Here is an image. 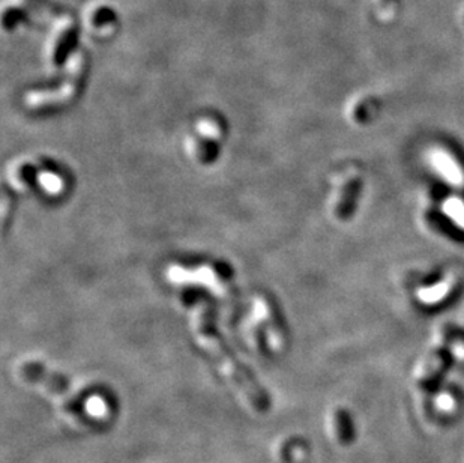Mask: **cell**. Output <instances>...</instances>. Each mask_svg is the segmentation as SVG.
Instances as JSON below:
<instances>
[{
	"instance_id": "obj_3",
	"label": "cell",
	"mask_w": 464,
	"mask_h": 463,
	"mask_svg": "<svg viewBox=\"0 0 464 463\" xmlns=\"http://www.w3.org/2000/svg\"><path fill=\"white\" fill-rule=\"evenodd\" d=\"M88 69V60L83 53L74 58L68 79L62 84V88L57 90H35L29 92L26 95V105L32 110H47V109H56L62 107L68 102H71L77 97V93L81 89V84L86 77Z\"/></svg>"
},
{
	"instance_id": "obj_4",
	"label": "cell",
	"mask_w": 464,
	"mask_h": 463,
	"mask_svg": "<svg viewBox=\"0 0 464 463\" xmlns=\"http://www.w3.org/2000/svg\"><path fill=\"white\" fill-rule=\"evenodd\" d=\"M79 38V27L74 20H67L60 25L57 35L55 38V44L51 48V62L55 67H60L68 58L69 51L76 46Z\"/></svg>"
},
{
	"instance_id": "obj_9",
	"label": "cell",
	"mask_w": 464,
	"mask_h": 463,
	"mask_svg": "<svg viewBox=\"0 0 464 463\" xmlns=\"http://www.w3.org/2000/svg\"><path fill=\"white\" fill-rule=\"evenodd\" d=\"M436 403L442 410H451V409H454V406H456V400L452 398L449 394H440L437 397Z\"/></svg>"
},
{
	"instance_id": "obj_2",
	"label": "cell",
	"mask_w": 464,
	"mask_h": 463,
	"mask_svg": "<svg viewBox=\"0 0 464 463\" xmlns=\"http://www.w3.org/2000/svg\"><path fill=\"white\" fill-rule=\"evenodd\" d=\"M18 372L26 382L39 385L50 394L57 397L63 409H65L72 418L88 423V417L83 412L81 400L76 394V391L69 387L65 377L51 370H47V368L44 365H41L39 363L21 364Z\"/></svg>"
},
{
	"instance_id": "obj_8",
	"label": "cell",
	"mask_w": 464,
	"mask_h": 463,
	"mask_svg": "<svg viewBox=\"0 0 464 463\" xmlns=\"http://www.w3.org/2000/svg\"><path fill=\"white\" fill-rule=\"evenodd\" d=\"M111 21H114V14L111 13L110 9L102 8V9L98 11V13L93 14V25L95 26H101L104 23H109L110 25Z\"/></svg>"
},
{
	"instance_id": "obj_10",
	"label": "cell",
	"mask_w": 464,
	"mask_h": 463,
	"mask_svg": "<svg viewBox=\"0 0 464 463\" xmlns=\"http://www.w3.org/2000/svg\"><path fill=\"white\" fill-rule=\"evenodd\" d=\"M449 208H451L449 209V215L457 218L460 221V224L464 226V209H463V206L458 202H456L454 205L449 206Z\"/></svg>"
},
{
	"instance_id": "obj_6",
	"label": "cell",
	"mask_w": 464,
	"mask_h": 463,
	"mask_svg": "<svg viewBox=\"0 0 464 463\" xmlns=\"http://www.w3.org/2000/svg\"><path fill=\"white\" fill-rule=\"evenodd\" d=\"M431 166H433L437 173L445 177L448 182L452 185H461L463 182V173L460 170L458 164H456L454 158L448 155L446 152L436 151L435 154H431Z\"/></svg>"
},
{
	"instance_id": "obj_1",
	"label": "cell",
	"mask_w": 464,
	"mask_h": 463,
	"mask_svg": "<svg viewBox=\"0 0 464 463\" xmlns=\"http://www.w3.org/2000/svg\"><path fill=\"white\" fill-rule=\"evenodd\" d=\"M196 333L200 342L206 346V349L218 361L219 367L223 368V372L230 377L233 385L244 394L250 405L257 409L259 412H268L271 408V398L268 393L260 387L254 376L238 361V358L231 354L223 337L217 331L206 307H202L196 313Z\"/></svg>"
},
{
	"instance_id": "obj_5",
	"label": "cell",
	"mask_w": 464,
	"mask_h": 463,
	"mask_svg": "<svg viewBox=\"0 0 464 463\" xmlns=\"http://www.w3.org/2000/svg\"><path fill=\"white\" fill-rule=\"evenodd\" d=\"M200 130H202V135H200V140L196 143V155L202 163H209L214 160L215 155H218V145H215L212 140L217 139V135H219V126L215 121L205 119L200 123Z\"/></svg>"
},
{
	"instance_id": "obj_7",
	"label": "cell",
	"mask_w": 464,
	"mask_h": 463,
	"mask_svg": "<svg viewBox=\"0 0 464 463\" xmlns=\"http://www.w3.org/2000/svg\"><path fill=\"white\" fill-rule=\"evenodd\" d=\"M334 423H335V434L336 439L341 445H349L355 439V427L353 421L346 409H336L334 412Z\"/></svg>"
}]
</instances>
